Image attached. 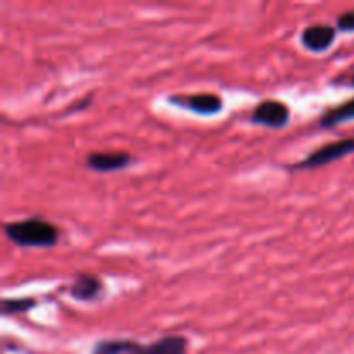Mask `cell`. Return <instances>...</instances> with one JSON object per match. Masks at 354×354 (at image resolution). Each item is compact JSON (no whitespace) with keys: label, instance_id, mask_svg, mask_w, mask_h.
<instances>
[{"label":"cell","instance_id":"8992f818","mask_svg":"<svg viewBox=\"0 0 354 354\" xmlns=\"http://www.w3.org/2000/svg\"><path fill=\"white\" fill-rule=\"evenodd\" d=\"M133 158L127 151H93L85 158V166L97 173H114L127 169Z\"/></svg>","mask_w":354,"mask_h":354},{"label":"cell","instance_id":"7c38bea8","mask_svg":"<svg viewBox=\"0 0 354 354\" xmlns=\"http://www.w3.org/2000/svg\"><path fill=\"white\" fill-rule=\"evenodd\" d=\"M351 85L354 86V76H353V80H351Z\"/></svg>","mask_w":354,"mask_h":354},{"label":"cell","instance_id":"5b68a950","mask_svg":"<svg viewBox=\"0 0 354 354\" xmlns=\"http://www.w3.org/2000/svg\"><path fill=\"white\" fill-rule=\"evenodd\" d=\"M169 102L203 116H213L223 109V99L216 93H192V95H171Z\"/></svg>","mask_w":354,"mask_h":354},{"label":"cell","instance_id":"52a82bcc","mask_svg":"<svg viewBox=\"0 0 354 354\" xmlns=\"http://www.w3.org/2000/svg\"><path fill=\"white\" fill-rule=\"evenodd\" d=\"M335 35H337V28L335 26L325 23L311 24L301 35V44L310 52L322 54V52H327L334 45Z\"/></svg>","mask_w":354,"mask_h":354},{"label":"cell","instance_id":"7a4b0ae2","mask_svg":"<svg viewBox=\"0 0 354 354\" xmlns=\"http://www.w3.org/2000/svg\"><path fill=\"white\" fill-rule=\"evenodd\" d=\"M187 348L183 335H166L147 346L130 339H106L93 346L92 354H187Z\"/></svg>","mask_w":354,"mask_h":354},{"label":"cell","instance_id":"6da1fadb","mask_svg":"<svg viewBox=\"0 0 354 354\" xmlns=\"http://www.w3.org/2000/svg\"><path fill=\"white\" fill-rule=\"evenodd\" d=\"M3 234L17 248H54L59 242V228L45 218H24L3 225Z\"/></svg>","mask_w":354,"mask_h":354},{"label":"cell","instance_id":"9c48e42d","mask_svg":"<svg viewBox=\"0 0 354 354\" xmlns=\"http://www.w3.org/2000/svg\"><path fill=\"white\" fill-rule=\"evenodd\" d=\"M354 120V97L353 99L346 100V102L339 104V106L330 107L325 111L320 118V128H334L337 124L346 123V121Z\"/></svg>","mask_w":354,"mask_h":354},{"label":"cell","instance_id":"ba28073f","mask_svg":"<svg viewBox=\"0 0 354 354\" xmlns=\"http://www.w3.org/2000/svg\"><path fill=\"white\" fill-rule=\"evenodd\" d=\"M104 290V283L99 275L93 273H78L69 286L68 294L80 303H92L99 299Z\"/></svg>","mask_w":354,"mask_h":354},{"label":"cell","instance_id":"3957f363","mask_svg":"<svg viewBox=\"0 0 354 354\" xmlns=\"http://www.w3.org/2000/svg\"><path fill=\"white\" fill-rule=\"evenodd\" d=\"M354 152V137L349 138H341V140L330 142V144H325L322 147H318L317 151L311 152L308 158H304L303 161L296 162V165L289 166L290 169H315L322 168V166H327L330 162L339 161V159L346 158V156L353 154Z\"/></svg>","mask_w":354,"mask_h":354},{"label":"cell","instance_id":"8fae6325","mask_svg":"<svg viewBox=\"0 0 354 354\" xmlns=\"http://www.w3.org/2000/svg\"><path fill=\"white\" fill-rule=\"evenodd\" d=\"M335 28L341 31H346V33L354 31V10H346V12H342L341 16L337 17Z\"/></svg>","mask_w":354,"mask_h":354},{"label":"cell","instance_id":"277c9868","mask_svg":"<svg viewBox=\"0 0 354 354\" xmlns=\"http://www.w3.org/2000/svg\"><path fill=\"white\" fill-rule=\"evenodd\" d=\"M290 120V109L280 100H263L252 109L251 121L266 128H283Z\"/></svg>","mask_w":354,"mask_h":354},{"label":"cell","instance_id":"30bf717a","mask_svg":"<svg viewBox=\"0 0 354 354\" xmlns=\"http://www.w3.org/2000/svg\"><path fill=\"white\" fill-rule=\"evenodd\" d=\"M37 306V299L33 297H16V299H2L0 310L2 315H21L33 310Z\"/></svg>","mask_w":354,"mask_h":354}]
</instances>
